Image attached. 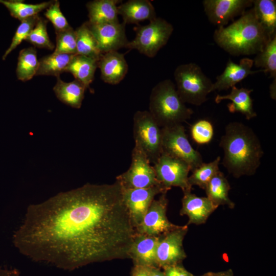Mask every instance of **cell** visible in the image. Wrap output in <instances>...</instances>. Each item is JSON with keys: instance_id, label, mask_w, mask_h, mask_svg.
<instances>
[{"instance_id": "6da1fadb", "label": "cell", "mask_w": 276, "mask_h": 276, "mask_svg": "<svg viewBox=\"0 0 276 276\" xmlns=\"http://www.w3.org/2000/svg\"><path fill=\"white\" fill-rule=\"evenodd\" d=\"M136 234L122 187L116 180L112 184L87 183L30 204L13 242L33 261L73 270L129 258Z\"/></svg>"}, {"instance_id": "7a4b0ae2", "label": "cell", "mask_w": 276, "mask_h": 276, "mask_svg": "<svg viewBox=\"0 0 276 276\" xmlns=\"http://www.w3.org/2000/svg\"><path fill=\"white\" fill-rule=\"evenodd\" d=\"M219 146L224 152L222 164L233 176L254 175L261 164L263 151L249 127L238 122L228 123Z\"/></svg>"}, {"instance_id": "3957f363", "label": "cell", "mask_w": 276, "mask_h": 276, "mask_svg": "<svg viewBox=\"0 0 276 276\" xmlns=\"http://www.w3.org/2000/svg\"><path fill=\"white\" fill-rule=\"evenodd\" d=\"M213 38L220 48L233 56L257 54L270 40L252 7L229 26L216 29Z\"/></svg>"}, {"instance_id": "277c9868", "label": "cell", "mask_w": 276, "mask_h": 276, "mask_svg": "<svg viewBox=\"0 0 276 276\" xmlns=\"http://www.w3.org/2000/svg\"><path fill=\"white\" fill-rule=\"evenodd\" d=\"M149 111L161 128L181 124L193 113L181 99L175 84L170 79L161 81L152 88Z\"/></svg>"}, {"instance_id": "5b68a950", "label": "cell", "mask_w": 276, "mask_h": 276, "mask_svg": "<svg viewBox=\"0 0 276 276\" xmlns=\"http://www.w3.org/2000/svg\"><path fill=\"white\" fill-rule=\"evenodd\" d=\"M176 88L182 101L200 106L212 92L213 82L195 63L178 65L174 73Z\"/></svg>"}, {"instance_id": "8992f818", "label": "cell", "mask_w": 276, "mask_h": 276, "mask_svg": "<svg viewBox=\"0 0 276 276\" xmlns=\"http://www.w3.org/2000/svg\"><path fill=\"white\" fill-rule=\"evenodd\" d=\"M145 26L137 25L134 30L136 35L125 48L136 50L152 58L165 46L173 31V26L164 18L156 17Z\"/></svg>"}, {"instance_id": "52a82bcc", "label": "cell", "mask_w": 276, "mask_h": 276, "mask_svg": "<svg viewBox=\"0 0 276 276\" xmlns=\"http://www.w3.org/2000/svg\"><path fill=\"white\" fill-rule=\"evenodd\" d=\"M133 137L150 163H155L162 153V128L149 111H137L133 116Z\"/></svg>"}, {"instance_id": "ba28073f", "label": "cell", "mask_w": 276, "mask_h": 276, "mask_svg": "<svg viewBox=\"0 0 276 276\" xmlns=\"http://www.w3.org/2000/svg\"><path fill=\"white\" fill-rule=\"evenodd\" d=\"M162 153L181 159L191 171L203 162L201 154L191 145L182 124L162 128Z\"/></svg>"}, {"instance_id": "9c48e42d", "label": "cell", "mask_w": 276, "mask_h": 276, "mask_svg": "<svg viewBox=\"0 0 276 276\" xmlns=\"http://www.w3.org/2000/svg\"><path fill=\"white\" fill-rule=\"evenodd\" d=\"M124 189H143L161 185L154 168L142 149L134 145L129 168L116 178Z\"/></svg>"}, {"instance_id": "30bf717a", "label": "cell", "mask_w": 276, "mask_h": 276, "mask_svg": "<svg viewBox=\"0 0 276 276\" xmlns=\"http://www.w3.org/2000/svg\"><path fill=\"white\" fill-rule=\"evenodd\" d=\"M154 164L157 179L165 188L169 190L172 187H177L183 193L191 192L188 175L191 169L187 163L162 153Z\"/></svg>"}, {"instance_id": "8fae6325", "label": "cell", "mask_w": 276, "mask_h": 276, "mask_svg": "<svg viewBox=\"0 0 276 276\" xmlns=\"http://www.w3.org/2000/svg\"><path fill=\"white\" fill-rule=\"evenodd\" d=\"M122 188L124 201L135 229L142 223L155 196L169 190L162 185L143 189Z\"/></svg>"}, {"instance_id": "7c38bea8", "label": "cell", "mask_w": 276, "mask_h": 276, "mask_svg": "<svg viewBox=\"0 0 276 276\" xmlns=\"http://www.w3.org/2000/svg\"><path fill=\"white\" fill-rule=\"evenodd\" d=\"M167 204L166 193L161 194L158 199H154L136 229L137 233L159 237L177 228L179 226L171 223L167 217Z\"/></svg>"}, {"instance_id": "4fadbf2b", "label": "cell", "mask_w": 276, "mask_h": 276, "mask_svg": "<svg viewBox=\"0 0 276 276\" xmlns=\"http://www.w3.org/2000/svg\"><path fill=\"white\" fill-rule=\"evenodd\" d=\"M188 226L177 228L160 236L156 248V264L158 268L178 264L186 257L182 242Z\"/></svg>"}, {"instance_id": "5bb4252c", "label": "cell", "mask_w": 276, "mask_h": 276, "mask_svg": "<svg viewBox=\"0 0 276 276\" xmlns=\"http://www.w3.org/2000/svg\"><path fill=\"white\" fill-rule=\"evenodd\" d=\"M254 0H204V11L209 19L218 27H225L235 17L252 7Z\"/></svg>"}, {"instance_id": "9a60e30c", "label": "cell", "mask_w": 276, "mask_h": 276, "mask_svg": "<svg viewBox=\"0 0 276 276\" xmlns=\"http://www.w3.org/2000/svg\"><path fill=\"white\" fill-rule=\"evenodd\" d=\"M87 22L102 54L126 48L129 41L123 22L97 25Z\"/></svg>"}, {"instance_id": "2e32d148", "label": "cell", "mask_w": 276, "mask_h": 276, "mask_svg": "<svg viewBox=\"0 0 276 276\" xmlns=\"http://www.w3.org/2000/svg\"><path fill=\"white\" fill-rule=\"evenodd\" d=\"M253 65V60L247 57L241 59L239 63H236L229 59L224 70L216 77V81L213 83L212 92L228 89L248 75L259 72H263L262 69L252 71Z\"/></svg>"}, {"instance_id": "e0dca14e", "label": "cell", "mask_w": 276, "mask_h": 276, "mask_svg": "<svg viewBox=\"0 0 276 276\" xmlns=\"http://www.w3.org/2000/svg\"><path fill=\"white\" fill-rule=\"evenodd\" d=\"M101 78L105 83L116 85L125 77L128 65L124 55L118 51L102 54L98 61Z\"/></svg>"}, {"instance_id": "ac0fdd59", "label": "cell", "mask_w": 276, "mask_h": 276, "mask_svg": "<svg viewBox=\"0 0 276 276\" xmlns=\"http://www.w3.org/2000/svg\"><path fill=\"white\" fill-rule=\"evenodd\" d=\"M218 208L207 197H198L191 192L183 193L181 215L189 218L188 224H201Z\"/></svg>"}, {"instance_id": "d6986e66", "label": "cell", "mask_w": 276, "mask_h": 276, "mask_svg": "<svg viewBox=\"0 0 276 276\" xmlns=\"http://www.w3.org/2000/svg\"><path fill=\"white\" fill-rule=\"evenodd\" d=\"M159 237L150 236L137 233L134 238L128 251L129 258L135 265L156 267V248Z\"/></svg>"}, {"instance_id": "ffe728a7", "label": "cell", "mask_w": 276, "mask_h": 276, "mask_svg": "<svg viewBox=\"0 0 276 276\" xmlns=\"http://www.w3.org/2000/svg\"><path fill=\"white\" fill-rule=\"evenodd\" d=\"M252 91V89L238 88L234 86L231 88L229 94L217 95L215 102L219 103L223 100H229L232 102L227 104V108L231 113L239 112L243 114L247 120H250L257 116L254 109L253 101L250 97Z\"/></svg>"}, {"instance_id": "44dd1931", "label": "cell", "mask_w": 276, "mask_h": 276, "mask_svg": "<svg viewBox=\"0 0 276 276\" xmlns=\"http://www.w3.org/2000/svg\"><path fill=\"white\" fill-rule=\"evenodd\" d=\"M118 12L125 24L138 25L140 21H151L156 17L153 5L148 0L128 1L118 6Z\"/></svg>"}, {"instance_id": "7402d4cb", "label": "cell", "mask_w": 276, "mask_h": 276, "mask_svg": "<svg viewBox=\"0 0 276 276\" xmlns=\"http://www.w3.org/2000/svg\"><path fill=\"white\" fill-rule=\"evenodd\" d=\"M118 0H94L86 4L90 24H102L119 22Z\"/></svg>"}, {"instance_id": "603a6c76", "label": "cell", "mask_w": 276, "mask_h": 276, "mask_svg": "<svg viewBox=\"0 0 276 276\" xmlns=\"http://www.w3.org/2000/svg\"><path fill=\"white\" fill-rule=\"evenodd\" d=\"M53 90L57 98L62 103L73 108L81 107L86 87L80 81H74L65 82L57 77Z\"/></svg>"}, {"instance_id": "cb8c5ba5", "label": "cell", "mask_w": 276, "mask_h": 276, "mask_svg": "<svg viewBox=\"0 0 276 276\" xmlns=\"http://www.w3.org/2000/svg\"><path fill=\"white\" fill-rule=\"evenodd\" d=\"M256 19L270 39L276 36V2L254 0L252 6Z\"/></svg>"}, {"instance_id": "d4e9b609", "label": "cell", "mask_w": 276, "mask_h": 276, "mask_svg": "<svg viewBox=\"0 0 276 276\" xmlns=\"http://www.w3.org/2000/svg\"><path fill=\"white\" fill-rule=\"evenodd\" d=\"M98 59L92 57L76 54L66 72L71 73L75 79L82 82L86 88H89L98 67Z\"/></svg>"}, {"instance_id": "484cf974", "label": "cell", "mask_w": 276, "mask_h": 276, "mask_svg": "<svg viewBox=\"0 0 276 276\" xmlns=\"http://www.w3.org/2000/svg\"><path fill=\"white\" fill-rule=\"evenodd\" d=\"M75 55L53 52L43 57L39 60V67L36 76H54L57 78L59 77L61 73L66 72Z\"/></svg>"}, {"instance_id": "4316f807", "label": "cell", "mask_w": 276, "mask_h": 276, "mask_svg": "<svg viewBox=\"0 0 276 276\" xmlns=\"http://www.w3.org/2000/svg\"><path fill=\"white\" fill-rule=\"evenodd\" d=\"M230 190L229 184L220 171L210 181L205 190L207 197L215 205H227L233 208L234 203L230 200L228 195Z\"/></svg>"}, {"instance_id": "83f0119b", "label": "cell", "mask_w": 276, "mask_h": 276, "mask_svg": "<svg viewBox=\"0 0 276 276\" xmlns=\"http://www.w3.org/2000/svg\"><path fill=\"white\" fill-rule=\"evenodd\" d=\"M77 54L99 60L102 55L96 40L90 31L87 21L83 23L76 30Z\"/></svg>"}, {"instance_id": "f1b7e54d", "label": "cell", "mask_w": 276, "mask_h": 276, "mask_svg": "<svg viewBox=\"0 0 276 276\" xmlns=\"http://www.w3.org/2000/svg\"><path fill=\"white\" fill-rule=\"evenodd\" d=\"M38 67L39 60L34 48H25L20 51L16 71L19 80L27 81L31 79L36 75Z\"/></svg>"}, {"instance_id": "f546056e", "label": "cell", "mask_w": 276, "mask_h": 276, "mask_svg": "<svg viewBox=\"0 0 276 276\" xmlns=\"http://www.w3.org/2000/svg\"><path fill=\"white\" fill-rule=\"evenodd\" d=\"M53 1L45 2L37 4H29L21 1L0 0V3L7 8L12 17L21 21L30 17L38 15L39 13L48 8Z\"/></svg>"}, {"instance_id": "4dcf8cb0", "label": "cell", "mask_w": 276, "mask_h": 276, "mask_svg": "<svg viewBox=\"0 0 276 276\" xmlns=\"http://www.w3.org/2000/svg\"><path fill=\"white\" fill-rule=\"evenodd\" d=\"M254 65L261 67L270 78L276 79V36L269 40L263 49L256 54Z\"/></svg>"}, {"instance_id": "1f68e13d", "label": "cell", "mask_w": 276, "mask_h": 276, "mask_svg": "<svg viewBox=\"0 0 276 276\" xmlns=\"http://www.w3.org/2000/svg\"><path fill=\"white\" fill-rule=\"evenodd\" d=\"M220 157L218 156L213 161L208 163H203L192 171V174L188 177L190 185L191 187L196 185L205 190L211 179L220 171Z\"/></svg>"}, {"instance_id": "d6a6232c", "label": "cell", "mask_w": 276, "mask_h": 276, "mask_svg": "<svg viewBox=\"0 0 276 276\" xmlns=\"http://www.w3.org/2000/svg\"><path fill=\"white\" fill-rule=\"evenodd\" d=\"M47 24L45 19L39 17L26 41L37 48L53 50L54 45L49 37Z\"/></svg>"}, {"instance_id": "836d02e7", "label": "cell", "mask_w": 276, "mask_h": 276, "mask_svg": "<svg viewBox=\"0 0 276 276\" xmlns=\"http://www.w3.org/2000/svg\"><path fill=\"white\" fill-rule=\"evenodd\" d=\"M56 48L54 52L56 53L77 54L76 33L72 27L55 31Z\"/></svg>"}, {"instance_id": "e575fe53", "label": "cell", "mask_w": 276, "mask_h": 276, "mask_svg": "<svg viewBox=\"0 0 276 276\" xmlns=\"http://www.w3.org/2000/svg\"><path fill=\"white\" fill-rule=\"evenodd\" d=\"M39 17H40L38 15L21 21L20 24L17 27L14 35L12 38V42L9 47L5 51L2 57L3 60H5L8 55L11 53L13 50L16 49L23 40H26L27 39Z\"/></svg>"}, {"instance_id": "d590c367", "label": "cell", "mask_w": 276, "mask_h": 276, "mask_svg": "<svg viewBox=\"0 0 276 276\" xmlns=\"http://www.w3.org/2000/svg\"><path fill=\"white\" fill-rule=\"evenodd\" d=\"M190 133L193 140L197 144H207L213 138L214 127L210 121L201 119L192 125Z\"/></svg>"}, {"instance_id": "8d00e7d4", "label": "cell", "mask_w": 276, "mask_h": 276, "mask_svg": "<svg viewBox=\"0 0 276 276\" xmlns=\"http://www.w3.org/2000/svg\"><path fill=\"white\" fill-rule=\"evenodd\" d=\"M45 10L44 14L52 23L55 31L64 30L71 27L60 10V3L58 1H53Z\"/></svg>"}, {"instance_id": "74e56055", "label": "cell", "mask_w": 276, "mask_h": 276, "mask_svg": "<svg viewBox=\"0 0 276 276\" xmlns=\"http://www.w3.org/2000/svg\"><path fill=\"white\" fill-rule=\"evenodd\" d=\"M165 276H194L178 264L163 268Z\"/></svg>"}, {"instance_id": "f35d334b", "label": "cell", "mask_w": 276, "mask_h": 276, "mask_svg": "<svg viewBox=\"0 0 276 276\" xmlns=\"http://www.w3.org/2000/svg\"><path fill=\"white\" fill-rule=\"evenodd\" d=\"M149 266L135 265L131 276H150Z\"/></svg>"}, {"instance_id": "ab89813d", "label": "cell", "mask_w": 276, "mask_h": 276, "mask_svg": "<svg viewBox=\"0 0 276 276\" xmlns=\"http://www.w3.org/2000/svg\"><path fill=\"white\" fill-rule=\"evenodd\" d=\"M0 276H21L19 271L16 268H3L0 267Z\"/></svg>"}, {"instance_id": "60d3db41", "label": "cell", "mask_w": 276, "mask_h": 276, "mask_svg": "<svg viewBox=\"0 0 276 276\" xmlns=\"http://www.w3.org/2000/svg\"><path fill=\"white\" fill-rule=\"evenodd\" d=\"M270 96L274 100H275L276 97V79L273 80L271 84L269 86Z\"/></svg>"}, {"instance_id": "b9f144b4", "label": "cell", "mask_w": 276, "mask_h": 276, "mask_svg": "<svg viewBox=\"0 0 276 276\" xmlns=\"http://www.w3.org/2000/svg\"><path fill=\"white\" fill-rule=\"evenodd\" d=\"M150 276H165L164 272L156 267H150Z\"/></svg>"}, {"instance_id": "7bdbcfd3", "label": "cell", "mask_w": 276, "mask_h": 276, "mask_svg": "<svg viewBox=\"0 0 276 276\" xmlns=\"http://www.w3.org/2000/svg\"><path fill=\"white\" fill-rule=\"evenodd\" d=\"M212 276H233V275L231 270H228L216 273H212Z\"/></svg>"}, {"instance_id": "ee69618b", "label": "cell", "mask_w": 276, "mask_h": 276, "mask_svg": "<svg viewBox=\"0 0 276 276\" xmlns=\"http://www.w3.org/2000/svg\"><path fill=\"white\" fill-rule=\"evenodd\" d=\"M202 276H212V273H209L205 274H204V275H203Z\"/></svg>"}]
</instances>
